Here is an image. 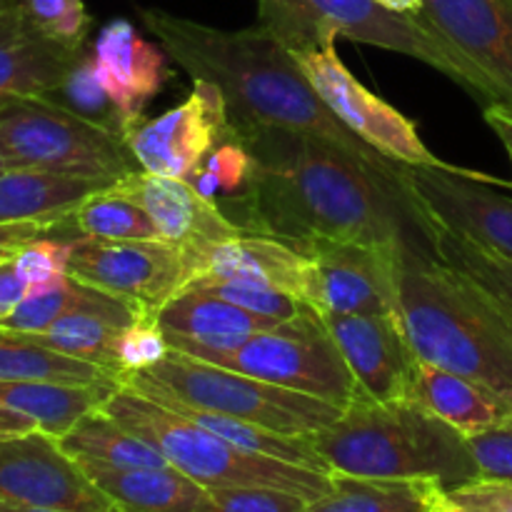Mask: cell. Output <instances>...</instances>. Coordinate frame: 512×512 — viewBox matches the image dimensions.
Returning a JSON list of instances; mask_svg holds the SVG:
<instances>
[{
  "instance_id": "cell-1",
  "label": "cell",
  "mask_w": 512,
  "mask_h": 512,
  "mask_svg": "<svg viewBox=\"0 0 512 512\" xmlns=\"http://www.w3.org/2000/svg\"><path fill=\"white\" fill-rule=\"evenodd\" d=\"M253 155V180L238 205L240 228L293 248L348 240L433 253L428 220L398 183L395 160L368 163L328 140L283 128H233Z\"/></svg>"
},
{
  "instance_id": "cell-2",
  "label": "cell",
  "mask_w": 512,
  "mask_h": 512,
  "mask_svg": "<svg viewBox=\"0 0 512 512\" xmlns=\"http://www.w3.org/2000/svg\"><path fill=\"white\" fill-rule=\"evenodd\" d=\"M138 15L168 58L193 80H205L223 93L233 128L293 130L328 140L368 163H388L330 113L295 55L260 23L223 30L163 8H138Z\"/></svg>"
},
{
  "instance_id": "cell-3",
  "label": "cell",
  "mask_w": 512,
  "mask_h": 512,
  "mask_svg": "<svg viewBox=\"0 0 512 512\" xmlns=\"http://www.w3.org/2000/svg\"><path fill=\"white\" fill-rule=\"evenodd\" d=\"M398 318L418 360L475 380L512 408V315L438 255L398 260Z\"/></svg>"
},
{
  "instance_id": "cell-4",
  "label": "cell",
  "mask_w": 512,
  "mask_h": 512,
  "mask_svg": "<svg viewBox=\"0 0 512 512\" xmlns=\"http://www.w3.org/2000/svg\"><path fill=\"white\" fill-rule=\"evenodd\" d=\"M313 445L338 475L433 480L440 488L478 478L468 435L410 398H355L333 425L313 435Z\"/></svg>"
},
{
  "instance_id": "cell-5",
  "label": "cell",
  "mask_w": 512,
  "mask_h": 512,
  "mask_svg": "<svg viewBox=\"0 0 512 512\" xmlns=\"http://www.w3.org/2000/svg\"><path fill=\"white\" fill-rule=\"evenodd\" d=\"M258 23L268 28L290 53L308 48H335V40L375 45L410 55L468 90L483 105L493 93L465 55H460L420 15L395 13L378 0H258Z\"/></svg>"
},
{
  "instance_id": "cell-6",
  "label": "cell",
  "mask_w": 512,
  "mask_h": 512,
  "mask_svg": "<svg viewBox=\"0 0 512 512\" xmlns=\"http://www.w3.org/2000/svg\"><path fill=\"white\" fill-rule=\"evenodd\" d=\"M100 410L153 445L175 470L208 490L263 485L288 490L313 503L333 488V475L248 453L130 385H118Z\"/></svg>"
},
{
  "instance_id": "cell-7",
  "label": "cell",
  "mask_w": 512,
  "mask_h": 512,
  "mask_svg": "<svg viewBox=\"0 0 512 512\" xmlns=\"http://www.w3.org/2000/svg\"><path fill=\"white\" fill-rule=\"evenodd\" d=\"M120 385H130L148 398H168L185 408L248 420L275 433L300 438H313L343 413L340 405L328 400L280 388L175 350L150 370L123 378Z\"/></svg>"
},
{
  "instance_id": "cell-8",
  "label": "cell",
  "mask_w": 512,
  "mask_h": 512,
  "mask_svg": "<svg viewBox=\"0 0 512 512\" xmlns=\"http://www.w3.org/2000/svg\"><path fill=\"white\" fill-rule=\"evenodd\" d=\"M0 145L13 168L110 183L140 170L123 135L83 118L50 95L0 105Z\"/></svg>"
},
{
  "instance_id": "cell-9",
  "label": "cell",
  "mask_w": 512,
  "mask_h": 512,
  "mask_svg": "<svg viewBox=\"0 0 512 512\" xmlns=\"http://www.w3.org/2000/svg\"><path fill=\"white\" fill-rule=\"evenodd\" d=\"M220 365L340 408H348L358 398L353 375L313 308L255 333L248 343L225 355Z\"/></svg>"
},
{
  "instance_id": "cell-10",
  "label": "cell",
  "mask_w": 512,
  "mask_h": 512,
  "mask_svg": "<svg viewBox=\"0 0 512 512\" xmlns=\"http://www.w3.org/2000/svg\"><path fill=\"white\" fill-rule=\"evenodd\" d=\"M68 275L78 283L115 295L158 320L168 300L193 280V255L165 240H98L75 235Z\"/></svg>"
},
{
  "instance_id": "cell-11",
  "label": "cell",
  "mask_w": 512,
  "mask_h": 512,
  "mask_svg": "<svg viewBox=\"0 0 512 512\" xmlns=\"http://www.w3.org/2000/svg\"><path fill=\"white\" fill-rule=\"evenodd\" d=\"M300 70L313 85L318 98L330 108V113L358 135L368 148L383 158L408 165H438L443 160L423 143L413 120L400 110L385 103L380 95L365 88L338 58L335 48L295 50Z\"/></svg>"
},
{
  "instance_id": "cell-12",
  "label": "cell",
  "mask_w": 512,
  "mask_h": 512,
  "mask_svg": "<svg viewBox=\"0 0 512 512\" xmlns=\"http://www.w3.org/2000/svg\"><path fill=\"white\" fill-rule=\"evenodd\" d=\"M395 175L428 223L512 258V200L493 193L490 180L450 163H395Z\"/></svg>"
},
{
  "instance_id": "cell-13",
  "label": "cell",
  "mask_w": 512,
  "mask_h": 512,
  "mask_svg": "<svg viewBox=\"0 0 512 512\" xmlns=\"http://www.w3.org/2000/svg\"><path fill=\"white\" fill-rule=\"evenodd\" d=\"M298 250L310 260L305 303L315 313H398L400 250L328 238L308 240Z\"/></svg>"
},
{
  "instance_id": "cell-14",
  "label": "cell",
  "mask_w": 512,
  "mask_h": 512,
  "mask_svg": "<svg viewBox=\"0 0 512 512\" xmlns=\"http://www.w3.org/2000/svg\"><path fill=\"white\" fill-rule=\"evenodd\" d=\"M188 100L158 118H140L125 133L140 170L190 180L210 150L235 133L228 103L215 85L193 80Z\"/></svg>"
},
{
  "instance_id": "cell-15",
  "label": "cell",
  "mask_w": 512,
  "mask_h": 512,
  "mask_svg": "<svg viewBox=\"0 0 512 512\" xmlns=\"http://www.w3.org/2000/svg\"><path fill=\"white\" fill-rule=\"evenodd\" d=\"M0 500L60 512H118L58 438L43 430L0 440Z\"/></svg>"
},
{
  "instance_id": "cell-16",
  "label": "cell",
  "mask_w": 512,
  "mask_h": 512,
  "mask_svg": "<svg viewBox=\"0 0 512 512\" xmlns=\"http://www.w3.org/2000/svg\"><path fill=\"white\" fill-rule=\"evenodd\" d=\"M318 315L353 375L358 398L375 403L408 398L418 355L410 348L398 313Z\"/></svg>"
},
{
  "instance_id": "cell-17",
  "label": "cell",
  "mask_w": 512,
  "mask_h": 512,
  "mask_svg": "<svg viewBox=\"0 0 512 512\" xmlns=\"http://www.w3.org/2000/svg\"><path fill=\"white\" fill-rule=\"evenodd\" d=\"M420 18L470 60L512 113V0H425Z\"/></svg>"
},
{
  "instance_id": "cell-18",
  "label": "cell",
  "mask_w": 512,
  "mask_h": 512,
  "mask_svg": "<svg viewBox=\"0 0 512 512\" xmlns=\"http://www.w3.org/2000/svg\"><path fill=\"white\" fill-rule=\"evenodd\" d=\"M85 48H68L33 23L25 0H0V105L53 95Z\"/></svg>"
},
{
  "instance_id": "cell-19",
  "label": "cell",
  "mask_w": 512,
  "mask_h": 512,
  "mask_svg": "<svg viewBox=\"0 0 512 512\" xmlns=\"http://www.w3.org/2000/svg\"><path fill=\"white\" fill-rule=\"evenodd\" d=\"M158 325L170 350L220 365L225 355L260 330L278 325V320L260 318L205 290L183 288L160 310Z\"/></svg>"
},
{
  "instance_id": "cell-20",
  "label": "cell",
  "mask_w": 512,
  "mask_h": 512,
  "mask_svg": "<svg viewBox=\"0 0 512 512\" xmlns=\"http://www.w3.org/2000/svg\"><path fill=\"white\" fill-rule=\"evenodd\" d=\"M113 188L135 200L150 215L165 243L193 250L243 233V228L233 223L218 203L200 195L190 180L135 170L115 180Z\"/></svg>"
},
{
  "instance_id": "cell-21",
  "label": "cell",
  "mask_w": 512,
  "mask_h": 512,
  "mask_svg": "<svg viewBox=\"0 0 512 512\" xmlns=\"http://www.w3.org/2000/svg\"><path fill=\"white\" fill-rule=\"evenodd\" d=\"M90 55L100 85L130 120V128L143 118L145 105L173 75L163 45L145 40L125 18H115L100 28Z\"/></svg>"
},
{
  "instance_id": "cell-22",
  "label": "cell",
  "mask_w": 512,
  "mask_h": 512,
  "mask_svg": "<svg viewBox=\"0 0 512 512\" xmlns=\"http://www.w3.org/2000/svg\"><path fill=\"white\" fill-rule=\"evenodd\" d=\"M190 255H193V280H253V283L285 290V293L295 295V298L305 303L310 260L308 255L300 253L298 248H293L285 240L273 238V235L253 233V230H243V233L230 235V238L193 248Z\"/></svg>"
},
{
  "instance_id": "cell-23",
  "label": "cell",
  "mask_w": 512,
  "mask_h": 512,
  "mask_svg": "<svg viewBox=\"0 0 512 512\" xmlns=\"http://www.w3.org/2000/svg\"><path fill=\"white\" fill-rule=\"evenodd\" d=\"M138 318V310L125 300L83 285L78 303L63 318L55 320L43 335H33V338L70 358L118 373V360H115L118 340L123 330Z\"/></svg>"
},
{
  "instance_id": "cell-24",
  "label": "cell",
  "mask_w": 512,
  "mask_h": 512,
  "mask_svg": "<svg viewBox=\"0 0 512 512\" xmlns=\"http://www.w3.org/2000/svg\"><path fill=\"white\" fill-rule=\"evenodd\" d=\"M110 180L73 178L38 168H10L0 173V223H68L70 215L100 193Z\"/></svg>"
},
{
  "instance_id": "cell-25",
  "label": "cell",
  "mask_w": 512,
  "mask_h": 512,
  "mask_svg": "<svg viewBox=\"0 0 512 512\" xmlns=\"http://www.w3.org/2000/svg\"><path fill=\"white\" fill-rule=\"evenodd\" d=\"M408 398L458 428L463 435L493 428L512 415V408L505 400H500L475 380L435 368L423 360H418Z\"/></svg>"
},
{
  "instance_id": "cell-26",
  "label": "cell",
  "mask_w": 512,
  "mask_h": 512,
  "mask_svg": "<svg viewBox=\"0 0 512 512\" xmlns=\"http://www.w3.org/2000/svg\"><path fill=\"white\" fill-rule=\"evenodd\" d=\"M118 385V380H98V383L8 380L0 383V403L28 415L43 433L63 438L78 420L103 408Z\"/></svg>"
},
{
  "instance_id": "cell-27",
  "label": "cell",
  "mask_w": 512,
  "mask_h": 512,
  "mask_svg": "<svg viewBox=\"0 0 512 512\" xmlns=\"http://www.w3.org/2000/svg\"><path fill=\"white\" fill-rule=\"evenodd\" d=\"M58 443L80 468L128 470L170 465L153 445L115 423L103 410H93L78 420Z\"/></svg>"
},
{
  "instance_id": "cell-28",
  "label": "cell",
  "mask_w": 512,
  "mask_h": 512,
  "mask_svg": "<svg viewBox=\"0 0 512 512\" xmlns=\"http://www.w3.org/2000/svg\"><path fill=\"white\" fill-rule=\"evenodd\" d=\"M433 480L353 478L333 473V488L303 512H430Z\"/></svg>"
},
{
  "instance_id": "cell-29",
  "label": "cell",
  "mask_w": 512,
  "mask_h": 512,
  "mask_svg": "<svg viewBox=\"0 0 512 512\" xmlns=\"http://www.w3.org/2000/svg\"><path fill=\"white\" fill-rule=\"evenodd\" d=\"M8 380H55V383H98L118 380L115 370L85 363L38 343L33 335L0 325V383Z\"/></svg>"
},
{
  "instance_id": "cell-30",
  "label": "cell",
  "mask_w": 512,
  "mask_h": 512,
  "mask_svg": "<svg viewBox=\"0 0 512 512\" xmlns=\"http://www.w3.org/2000/svg\"><path fill=\"white\" fill-rule=\"evenodd\" d=\"M153 400H158V403L178 410V413L188 415L190 420H195V423L203 425V428L213 430V433H218L220 438H225L228 443L238 445V448L248 450V453L265 455V458H275V460H283V463L303 465V468L320 470V473L333 475L330 473L328 463L323 460V455H320L318 448L313 445V438L275 433V430L263 428V425L248 423V420H238V418H228V415L185 408V405L175 403V400H168V398H153Z\"/></svg>"
},
{
  "instance_id": "cell-31",
  "label": "cell",
  "mask_w": 512,
  "mask_h": 512,
  "mask_svg": "<svg viewBox=\"0 0 512 512\" xmlns=\"http://www.w3.org/2000/svg\"><path fill=\"white\" fill-rule=\"evenodd\" d=\"M80 238L98 240H155L158 228L150 215L128 195L108 185L100 193L90 195L68 220Z\"/></svg>"
},
{
  "instance_id": "cell-32",
  "label": "cell",
  "mask_w": 512,
  "mask_h": 512,
  "mask_svg": "<svg viewBox=\"0 0 512 512\" xmlns=\"http://www.w3.org/2000/svg\"><path fill=\"white\" fill-rule=\"evenodd\" d=\"M428 230L430 240H433L435 255H438L443 263L458 268L460 273L478 280V283L512 315V258L495 253V250L483 248V245L473 243V240L463 238V235L458 233L438 228V225L433 223H428Z\"/></svg>"
},
{
  "instance_id": "cell-33",
  "label": "cell",
  "mask_w": 512,
  "mask_h": 512,
  "mask_svg": "<svg viewBox=\"0 0 512 512\" xmlns=\"http://www.w3.org/2000/svg\"><path fill=\"white\" fill-rule=\"evenodd\" d=\"M250 180H253V155L248 153L238 135H230L223 143L215 145L208 153V158L200 163L190 183L195 185L200 195L218 203V198L238 205L248 195Z\"/></svg>"
},
{
  "instance_id": "cell-34",
  "label": "cell",
  "mask_w": 512,
  "mask_h": 512,
  "mask_svg": "<svg viewBox=\"0 0 512 512\" xmlns=\"http://www.w3.org/2000/svg\"><path fill=\"white\" fill-rule=\"evenodd\" d=\"M50 98L63 103L65 108L75 110V113L83 115V118L93 120V123L123 135V138L130 130V120L125 118V113L118 108V103L110 98L108 90L100 85L98 75H95L93 55L90 53L80 55L75 68L70 70V75L65 78V83L60 85Z\"/></svg>"
},
{
  "instance_id": "cell-35",
  "label": "cell",
  "mask_w": 512,
  "mask_h": 512,
  "mask_svg": "<svg viewBox=\"0 0 512 512\" xmlns=\"http://www.w3.org/2000/svg\"><path fill=\"white\" fill-rule=\"evenodd\" d=\"M188 288L205 290V293H213L218 298L228 300V303L238 305V308L248 310V313L260 315V318L285 320L298 318L300 313L310 308L303 300H298L295 295L285 293V290L270 288V285L253 283V280H238V278H198L188 285Z\"/></svg>"
},
{
  "instance_id": "cell-36",
  "label": "cell",
  "mask_w": 512,
  "mask_h": 512,
  "mask_svg": "<svg viewBox=\"0 0 512 512\" xmlns=\"http://www.w3.org/2000/svg\"><path fill=\"white\" fill-rule=\"evenodd\" d=\"M83 293V283L65 275L45 288L28 290L23 303L13 310L10 318L3 320V328L18 330L25 335H43L58 318H63Z\"/></svg>"
},
{
  "instance_id": "cell-37",
  "label": "cell",
  "mask_w": 512,
  "mask_h": 512,
  "mask_svg": "<svg viewBox=\"0 0 512 512\" xmlns=\"http://www.w3.org/2000/svg\"><path fill=\"white\" fill-rule=\"evenodd\" d=\"M430 512H512V480L473 478L453 488H435Z\"/></svg>"
},
{
  "instance_id": "cell-38",
  "label": "cell",
  "mask_w": 512,
  "mask_h": 512,
  "mask_svg": "<svg viewBox=\"0 0 512 512\" xmlns=\"http://www.w3.org/2000/svg\"><path fill=\"white\" fill-rule=\"evenodd\" d=\"M70 248H73V238H60L55 233L43 235L20 248L13 258V265L28 290L45 288L68 275Z\"/></svg>"
},
{
  "instance_id": "cell-39",
  "label": "cell",
  "mask_w": 512,
  "mask_h": 512,
  "mask_svg": "<svg viewBox=\"0 0 512 512\" xmlns=\"http://www.w3.org/2000/svg\"><path fill=\"white\" fill-rule=\"evenodd\" d=\"M33 23L48 38L68 45V48H85L93 18H90L85 0H25Z\"/></svg>"
},
{
  "instance_id": "cell-40",
  "label": "cell",
  "mask_w": 512,
  "mask_h": 512,
  "mask_svg": "<svg viewBox=\"0 0 512 512\" xmlns=\"http://www.w3.org/2000/svg\"><path fill=\"white\" fill-rule=\"evenodd\" d=\"M168 353V340H165V333L160 330L158 320L138 318L133 325H128L123 330V335L118 340V355H115V360H118L120 383L128 375L150 370L160 360L168 358Z\"/></svg>"
},
{
  "instance_id": "cell-41",
  "label": "cell",
  "mask_w": 512,
  "mask_h": 512,
  "mask_svg": "<svg viewBox=\"0 0 512 512\" xmlns=\"http://www.w3.org/2000/svg\"><path fill=\"white\" fill-rule=\"evenodd\" d=\"M213 512H303L308 500L300 495L263 485H235L210 490Z\"/></svg>"
},
{
  "instance_id": "cell-42",
  "label": "cell",
  "mask_w": 512,
  "mask_h": 512,
  "mask_svg": "<svg viewBox=\"0 0 512 512\" xmlns=\"http://www.w3.org/2000/svg\"><path fill=\"white\" fill-rule=\"evenodd\" d=\"M468 445L478 478L512 480V415L493 428L468 435Z\"/></svg>"
},
{
  "instance_id": "cell-43",
  "label": "cell",
  "mask_w": 512,
  "mask_h": 512,
  "mask_svg": "<svg viewBox=\"0 0 512 512\" xmlns=\"http://www.w3.org/2000/svg\"><path fill=\"white\" fill-rule=\"evenodd\" d=\"M63 225H58V228H63ZM58 228L40 223H0V263L13 260L18 255V250L33 243L35 238L58 233Z\"/></svg>"
},
{
  "instance_id": "cell-44",
  "label": "cell",
  "mask_w": 512,
  "mask_h": 512,
  "mask_svg": "<svg viewBox=\"0 0 512 512\" xmlns=\"http://www.w3.org/2000/svg\"><path fill=\"white\" fill-rule=\"evenodd\" d=\"M25 295H28V285L18 275L13 260L0 263V325L13 315V310L23 303Z\"/></svg>"
},
{
  "instance_id": "cell-45",
  "label": "cell",
  "mask_w": 512,
  "mask_h": 512,
  "mask_svg": "<svg viewBox=\"0 0 512 512\" xmlns=\"http://www.w3.org/2000/svg\"><path fill=\"white\" fill-rule=\"evenodd\" d=\"M485 123L493 128V133L498 135L503 148L508 150L510 160H512V113L505 105H485L483 108Z\"/></svg>"
},
{
  "instance_id": "cell-46",
  "label": "cell",
  "mask_w": 512,
  "mask_h": 512,
  "mask_svg": "<svg viewBox=\"0 0 512 512\" xmlns=\"http://www.w3.org/2000/svg\"><path fill=\"white\" fill-rule=\"evenodd\" d=\"M33 430H40L35 425V420H30L28 415L18 413V410L8 408V405L0 403V440L3 438H15V435L33 433Z\"/></svg>"
},
{
  "instance_id": "cell-47",
  "label": "cell",
  "mask_w": 512,
  "mask_h": 512,
  "mask_svg": "<svg viewBox=\"0 0 512 512\" xmlns=\"http://www.w3.org/2000/svg\"><path fill=\"white\" fill-rule=\"evenodd\" d=\"M383 3L385 8L395 10V13H410V15H418L420 10L425 8V0H378Z\"/></svg>"
},
{
  "instance_id": "cell-48",
  "label": "cell",
  "mask_w": 512,
  "mask_h": 512,
  "mask_svg": "<svg viewBox=\"0 0 512 512\" xmlns=\"http://www.w3.org/2000/svg\"><path fill=\"white\" fill-rule=\"evenodd\" d=\"M0 512H60V510H48V508H35V505H18V503H3L0 500ZM120 512V510H118Z\"/></svg>"
},
{
  "instance_id": "cell-49",
  "label": "cell",
  "mask_w": 512,
  "mask_h": 512,
  "mask_svg": "<svg viewBox=\"0 0 512 512\" xmlns=\"http://www.w3.org/2000/svg\"><path fill=\"white\" fill-rule=\"evenodd\" d=\"M13 168V160H10V155L5 153V148L0 145V173H5V170Z\"/></svg>"
}]
</instances>
